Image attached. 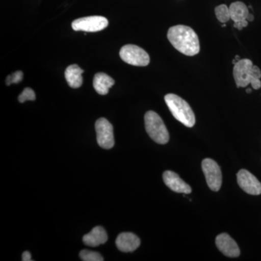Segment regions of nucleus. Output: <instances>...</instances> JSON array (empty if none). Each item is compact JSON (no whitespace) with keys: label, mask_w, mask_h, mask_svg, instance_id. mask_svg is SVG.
Listing matches in <instances>:
<instances>
[{"label":"nucleus","mask_w":261,"mask_h":261,"mask_svg":"<svg viewBox=\"0 0 261 261\" xmlns=\"http://www.w3.org/2000/svg\"><path fill=\"white\" fill-rule=\"evenodd\" d=\"M167 37L175 49L187 56H194L200 51V42L195 31L190 27L177 25L168 30Z\"/></svg>","instance_id":"obj_1"},{"label":"nucleus","mask_w":261,"mask_h":261,"mask_svg":"<svg viewBox=\"0 0 261 261\" xmlns=\"http://www.w3.org/2000/svg\"><path fill=\"white\" fill-rule=\"evenodd\" d=\"M165 101L173 117L185 126L193 127L195 124V116L190 105L181 97L174 94L165 96Z\"/></svg>","instance_id":"obj_2"},{"label":"nucleus","mask_w":261,"mask_h":261,"mask_svg":"<svg viewBox=\"0 0 261 261\" xmlns=\"http://www.w3.org/2000/svg\"><path fill=\"white\" fill-rule=\"evenodd\" d=\"M145 128L150 138L156 143L165 145L169 140V133L162 118L154 111H148L145 116Z\"/></svg>","instance_id":"obj_3"},{"label":"nucleus","mask_w":261,"mask_h":261,"mask_svg":"<svg viewBox=\"0 0 261 261\" xmlns=\"http://www.w3.org/2000/svg\"><path fill=\"white\" fill-rule=\"evenodd\" d=\"M120 57L125 63L135 66H147L150 62L148 53L133 44L123 46L120 51Z\"/></svg>","instance_id":"obj_4"},{"label":"nucleus","mask_w":261,"mask_h":261,"mask_svg":"<svg viewBox=\"0 0 261 261\" xmlns=\"http://www.w3.org/2000/svg\"><path fill=\"white\" fill-rule=\"evenodd\" d=\"M202 168L209 188L214 192L219 191L222 184V174L218 163L212 159H204Z\"/></svg>","instance_id":"obj_5"},{"label":"nucleus","mask_w":261,"mask_h":261,"mask_svg":"<svg viewBox=\"0 0 261 261\" xmlns=\"http://www.w3.org/2000/svg\"><path fill=\"white\" fill-rule=\"evenodd\" d=\"M95 130L97 143L103 149L113 148L115 145L112 124L106 118H100L96 121Z\"/></svg>","instance_id":"obj_6"},{"label":"nucleus","mask_w":261,"mask_h":261,"mask_svg":"<svg viewBox=\"0 0 261 261\" xmlns=\"http://www.w3.org/2000/svg\"><path fill=\"white\" fill-rule=\"evenodd\" d=\"M108 19L102 16H89L76 19L72 23L75 32H97L107 28Z\"/></svg>","instance_id":"obj_7"},{"label":"nucleus","mask_w":261,"mask_h":261,"mask_svg":"<svg viewBox=\"0 0 261 261\" xmlns=\"http://www.w3.org/2000/svg\"><path fill=\"white\" fill-rule=\"evenodd\" d=\"M253 63L249 59H241L233 67V79L238 87H246L252 80Z\"/></svg>","instance_id":"obj_8"},{"label":"nucleus","mask_w":261,"mask_h":261,"mask_svg":"<svg viewBox=\"0 0 261 261\" xmlns=\"http://www.w3.org/2000/svg\"><path fill=\"white\" fill-rule=\"evenodd\" d=\"M239 186L247 194L259 195L261 194V183L254 175L245 169L238 173Z\"/></svg>","instance_id":"obj_9"},{"label":"nucleus","mask_w":261,"mask_h":261,"mask_svg":"<svg viewBox=\"0 0 261 261\" xmlns=\"http://www.w3.org/2000/svg\"><path fill=\"white\" fill-rule=\"evenodd\" d=\"M216 244L218 249L226 256H240V250L238 244L227 233H223L218 235L216 239Z\"/></svg>","instance_id":"obj_10"},{"label":"nucleus","mask_w":261,"mask_h":261,"mask_svg":"<svg viewBox=\"0 0 261 261\" xmlns=\"http://www.w3.org/2000/svg\"><path fill=\"white\" fill-rule=\"evenodd\" d=\"M163 178L165 185L172 191L177 193H191V187L184 181L177 173L171 171H166L163 173Z\"/></svg>","instance_id":"obj_11"},{"label":"nucleus","mask_w":261,"mask_h":261,"mask_svg":"<svg viewBox=\"0 0 261 261\" xmlns=\"http://www.w3.org/2000/svg\"><path fill=\"white\" fill-rule=\"evenodd\" d=\"M140 240L135 233H120L116 239V244L118 250L123 252L135 251L140 245Z\"/></svg>","instance_id":"obj_12"},{"label":"nucleus","mask_w":261,"mask_h":261,"mask_svg":"<svg viewBox=\"0 0 261 261\" xmlns=\"http://www.w3.org/2000/svg\"><path fill=\"white\" fill-rule=\"evenodd\" d=\"M108 234L102 226H96L90 232L84 235V243L87 246L97 247L108 241Z\"/></svg>","instance_id":"obj_13"},{"label":"nucleus","mask_w":261,"mask_h":261,"mask_svg":"<svg viewBox=\"0 0 261 261\" xmlns=\"http://www.w3.org/2000/svg\"><path fill=\"white\" fill-rule=\"evenodd\" d=\"M84 70L78 65H70L65 71V77L68 85L72 88H80L83 84Z\"/></svg>","instance_id":"obj_14"},{"label":"nucleus","mask_w":261,"mask_h":261,"mask_svg":"<svg viewBox=\"0 0 261 261\" xmlns=\"http://www.w3.org/2000/svg\"><path fill=\"white\" fill-rule=\"evenodd\" d=\"M115 81L110 75L105 73H98L94 75L93 80L94 88L96 92L101 95H106L109 89L114 85Z\"/></svg>","instance_id":"obj_15"},{"label":"nucleus","mask_w":261,"mask_h":261,"mask_svg":"<svg viewBox=\"0 0 261 261\" xmlns=\"http://www.w3.org/2000/svg\"><path fill=\"white\" fill-rule=\"evenodd\" d=\"M230 16L231 20L234 22L247 20L249 10L247 5L242 2H235L229 7Z\"/></svg>","instance_id":"obj_16"},{"label":"nucleus","mask_w":261,"mask_h":261,"mask_svg":"<svg viewBox=\"0 0 261 261\" xmlns=\"http://www.w3.org/2000/svg\"><path fill=\"white\" fill-rule=\"evenodd\" d=\"M215 13H216V18L221 23H226L231 18L229 8H228L226 5H221L216 7Z\"/></svg>","instance_id":"obj_17"},{"label":"nucleus","mask_w":261,"mask_h":261,"mask_svg":"<svg viewBox=\"0 0 261 261\" xmlns=\"http://www.w3.org/2000/svg\"><path fill=\"white\" fill-rule=\"evenodd\" d=\"M80 256L84 261H103L104 258L99 252L83 250L80 252Z\"/></svg>","instance_id":"obj_18"},{"label":"nucleus","mask_w":261,"mask_h":261,"mask_svg":"<svg viewBox=\"0 0 261 261\" xmlns=\"http://www.w3.org/2000/svg\"><path fill=\"white\" fill-rule=\"evenodd\" d=\"M35 99V92L31 88L24 89L23 92L18 97V101L20 103H23L28 100L34 101Z\"/></svg>","instance_id":"obj_19"},{"label":"nucleus","mask_w":261,"mask_h":261,"mask_svg":"<svg viewBox=\"0 0 261 261\" xmlns=\"http://www.w3.org/2000/svg\"><path fill=\"white\" fill-rule=\"evenodd\" d=\"M23 72L18 70V71L12 73L11 75H8V78L6 79V84L10 86L12 84H18L19 82L23 80Z\"/></svg>","instance_id":"obj_20"},{"label":"nucleus","mask_w":261,"mask_h":261,"mask_svg":"<svg viewBox=\"0 0 261 261\" xmlns=\"http://www.w3.org/2000/svg\"><path fill=\"white\" fill-rule=\"evenodd\" d=\"M248 25V21L247 20H240V21L234 22L233 27L238 29V30H243V28L247 27Z\"/></svg>","instance_id":"obj_21"},{"label":"nucleus","mask_w":261,"mask_h":261,"mask_svg":"<svg viewBox=\"0 0 261 261\" xmlns=\"http://www.w3.org/2000/svg\"><path fill=\"white\" fill-rule=\"evenodd\" d=\"M22 260L23 261H32V255L29 251L24 252L22 255Z\"/></svg>","instance_id":"obj_22"},{"label":"nucleus","mask_w":261,"mask_h":261,"mask_svg":"<svg viewBox=\"0 0 261 261\" xmlns=\"http://www.w3.org/2000/svg\"><path fill=\"white\" fill-rule=\"evenodd\" d=\"M254 20L253 15L251 14V13H249L247 17V21H252Z\"/></svg>","instance_id":"obj_23"},{"label":"nucleus","mask_w":261,"mask_h":261,"mask_svg":"<svg viewBox=\"0 0 261 261\" xmlns=\"http://www.w3.org/2000/svg\"><path fill=\"white\" fill-rule=\"evenodd\" d=\"M252 89H247L246 92L247 93H251Z\"/></svg>","instance_id":"obj_24"},{"label":"nucleus","mask_w":261,"mask_h":261,"mask_svg":"<svg viewBox=\"0 0 261 261\" xmlns=\"http://www.w3.org/2000/svg\"><path fill=\"white\" fill-rule=\"evenodd\" d=\"M226 27V25H225V24H224V25H222V27Z\"/></svg>","instance_id":"obj_25"}]
</instances>
